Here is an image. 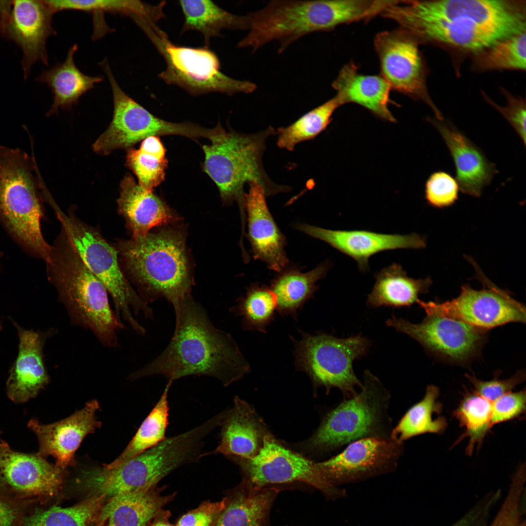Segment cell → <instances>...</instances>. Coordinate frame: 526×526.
<instances>
[{
	"instance_id": "7",
	"label": "cell",
	"mask_w": 526,
	"mask_h": 526,
	"mask_svg": "<svg viewBox=\"0 0 526 526\" xmlns=\"http://www.w3.org/2000/svg\"><path fill=\"white\" fill-rule=\"evenodd\" d=\"M49 203L61 224V229L72 243L79 256L92 273L103 283L113 303L114 312L122 322L125 321L139 336H144L145 328L132 314H143L153 319V311L145 303L124 275L117 252L103 237L97 228L83 222L70 209L66 214L53 199Z\"/></svg>"
},
{
	"instance_id": "20",
	"label": "cell",
	"mask_w": 526,
	"mask_h": 526,
	"mask_svg": "<svg viewBox=\"0 0 526 526\" xmlns=\"http://www.w3.org/2000/svg\"><path fill=\"white\" fill-rule=\"evenodd\" d=\"M98 409L97 400H92L80 410L53 423L43 424L32 419L28 427L38 438V453L44 458L53 457L56 465L62 470L73 464L75 453L84 437L100 426L95 416Z\"/></svg>"
},
{
	"instance_id": "25",
	"label": "cell",
	"mask_w": 526,
	"mask_h": 526,
	"mask_svg": "<svg viewBox=\"0 0 526 526\" xmlns=\"http://www.w3.org/2000/svg\"><path fill=\"white\" fill-rule=\"evenodd\" d=\"M220 427L219 445L203 456L222 454L242 458L253 457L262 448L267 434L253 410L238 396L234 397L233 407L225 411Z\"/></svg>"
},
{
	"instance_id": "41",
	"label": "cell",
	"mask_w": 526,
	"mask_h": 526,
	"mask_svg": "<svg viewBox=\"0 0 526 526\" xmlns=\"http://www.w3.org/2000/svg\"><path fill=\"white\" fill-rule=\"evenodd\" d=\"M526 32L481 52L477 64L483 69H526Z\"/></svg>"
},
{
	"instance_id": "23",
	"label": "cell",
	"mask_w": 526,
	"mask_h": 526,
	"mask_svg": "<svg viewBox=\"0 0 526 526\" xmlns=\"http://www.w3.org/2000/svg\"><path fill=\"white\" fill-rule=\"evenodd\" d=\"M437 130L451 154L456 180L462 193L480 197L498 173L483 151L450 121L428 118Z\"/></svg>"
},
{
	"instance_id": "30",
	"label": "cell",
	"mask_w": 526,
	"mask_h": 526,
	"mask_svg": "<svg viewBox=\"0 0 526 526\" xmlns=\"http://www.w3.org/2000/svg\"><path fill=\"white\" fill-rule=\"evenodd\" d=\"M375 278L366 302L371 308L410 306L419 300L420 294L428 292L432 283L430 277L416 280L408 277L401 265L396 263L381 269Z\"/></svg>"
},
{
	"instance_id": "11",
	"label": "cell",
	"mask_w": 526,
	"mask_h": 526,
	"mask_svg": "<svg viewBox=\"0 0 526 526\" xmlns=\"http://www.w3.org/2000/svg\"><path fill=\"white\" fill-rule=\"evenodd\" d=\"M474 265L483 285L481 289L465 284L460 295L451 301L438 303L418 300L416 303L426 314L458 319L485 331L510 322L525 323V305L492 283Z\"/></svg>"
},
{
	"instance_id": "21",
	"label": "cell",
	"mask_w": 526,
	"mask_h": 526,
	"mask_svg": "<svg viewBox=\"0 0 526 526\" xmlns=\"http://www.w3.org/2000/svg\"><path fill=\"white\" fill-rule=\"evenodd\" d=\"M19 336V351L7 378L6 392L10 400L23 403L35 397L49 382L44 360L46 340L56 332L26 330L12 320Z\"/></svg>"
},
{
	"instance_id": "17",
	"label": "cell",
	"mask_w": 526,
	"mask_h": 526,
	"mask_svg": "<svg viewBox=\"0 0 526 526\" xmlns=\"http://www.w3.org/2000/svg\"><path fill=\"white\" fill-rule=\"evenodd\" d=\"M403 451L404 443L391 437H367L349 444L338 454L317 464L323 476L335 486L393 471Z\"/></svg>"
},
{
	"instance_id": "29",
	"label": "cell",
	"mask_w": 526,
	"mask_h": 526,
	"mask_svg": "<svg viewBox=\"0 0 526 526\" xmlns=\"http://www.w3.org/2000/svg\"><path fill=\"white\" fill-rule=\"evenodd\" d=\"M77 50V45H74L69 49L63 62L43 71L36 78V81L46 84L53 94V102L47 113L49 115L60 108L71 107L103 80L101 76L85 75L77 68L74 61Z\"/></svg>"
},
{
	"instance_id": "18",
	"label": "cell",
	"mask_w": 526,
	"mask_h": 526,
	"mask_svg": "<svg viewBox=\"0 0 526 526\" xmlns=\"http://www.w3.org/2000/svg\"><path fill=\"white\" fill-rule=\"evenodd\" d=\"M62 470L37 453L15 451L0 441V477L5 488L20 497L51 496L62 484Z\"/></svg>"
},
{
	"instance_id": "27",
	"label": "cell",
	"mask_w": 526,
	"mask_h": 526,
	"mask_svg": "<svg viewBox=\"0 0 526 526\" xmlns=\"http://www.w3.org/2000/svg\"><path fill=\"white\" fill-rule=\"evenodd\" d=\"M279 491L275 487L254 488L242 481L225 497L213 526H271V510Z\"/></svg>"
},
{
	"instance_id": "34",
	"label": "cell",
	"mask_w": 526,
	"mask_h": 526,
	"mask_svg": "<svg viewBox=\"0 0 526 526\" xmlns=\"http://www.w3.org/2000/svg\"><path fill=\"white\" fill-rule=\"evenodd\" d=\"M173 381L169 380L158 401L142 423L123 452L113 462L104 464L112 469L154 447L166 438L169 407L168 394Z\"/></svg>"
},
{
	"instance_id": "48",
	"label": "cell",
	"mask_w": 526,
	"mask_h": 526,
	"mask_svg": "<svg viewBox=\"0 0 526 526\" xmlns=\"http://www.w3.org/2000/svg\"><path fill=\"white\" fill-rule=\"evenodd\" d=\"M22 507L13 500L0 497V526H16L21 521Z\"/></svg>"
},
{
	"instance_id": "33",
	"label": "cell",
	"mask_w": 526,
	"mask_h": 526,
	"mask_svg": "<svg viewBox=\"0 0 526 526\" xmlns=\"http://www.w3.org/2000/svg\"><path fill=\"white\" fill-rule=\"evenodd\" d=\"M439 394L437 386L428 385L424 397L410 407L392 429L391 438L404 443L419 435L444 432L448 423L445 417L439 416L442 410Z\"/></svg>"
},
{
	"instance_id": "28",
	"label": "cell",
	"mask_w": 526,
	"mask_h": 526,
	"mask_svg": "<svg viewBox=\"0 0 526 526\" xmlns=\"http://www.w3.org/2000/svg\"><path fill=\"white\" fill-rule=\"evenodd\" d=\"M156 487L121 494L103 506L98 521L102 526H147L159 516L171 495H161Z\"/></svg>"
},
{
	"instance_id": "4",
	"label": "cell",
	"mask_w": 526,
	"mask_h": 526,
	"mask_svg": "<svg viewBox=\"0 0 526 526\" xmlns=\"http://www.w3.org/2000/svg\"><path fill=\"white\" fill-rule=\"evenodd\" d=\"M49 281L65 308L71 323L89 330L104 347L118 344L117 331L124 329L110 304L103 283L85 265L61 229L45 262Z\"/></svg>"
},
{
	"instance_id": "8",
	"label": "cell",
	"mask_w": 526,
	"mask_h": 526,
	"mask_svg": "<svg viewBox=\"0 0 526 526\" xmlns=\"http://www.w3.org/2000/svg\"><path fill=\"white\" fill-rule=\"evenodd\" d=\"M360 390L326 414L308 441L309 448L327 452L364 438L390 437L389 392L368 370Z\"/></svg>"
},
{
	"instance_id": "43",
	"label": "cell",
	"mask_w": 526,
	"mask_h": 526,
	"mask_svg": "<svg viewBox=\"0 0 526 526\" xmlns=\"http://www.w3.org/2000/svg\"><path fill=\"white\" fill-rule=\"evenodd\" d=\"M459 189L457 180L449 173L437 171L426 181L425 197L432 206L445 207L452 205L458 199Z\"/></svg>"
},
{
	"instance_id": "46",
	"label": "cell",
	"mask_w": 526,
	"mask_h": 526,
	"mask_svg": "<svg viewBox=\"0 0 526 526\" xmlns=\"http://www.w3.org/2000/svg\"><path fill=\"white\" fill-rule=\"evenodd\" d=\"M225 503V497L218 501L203 502L183 515L176 526H213Z\"/></svg>"
},
{
	"instance_id": "13",
	"label": "cell",
	"mask_w": 526,
	"mask_h": 526,
	"mask_svg": "<svg viewBox=\"0 0 526 526\" xmlns=\"http://www.w3.org/2000/svg\"><path fill=\"white\" fill-rule=\"evenodd\" d=\"M101 64L111 88L113 113L109 127L93 145L95 152L107 155L117 149L129 148L152 136H190L189 123H172L153 115L123 91L106 59Z\"/></svg>"
},
{
	"instance_id": "32",
	"label": "cell",
	"mask_w": 526,
	"mask_h": 526,
	"mask_svg": "<svg viewBox=\"0 0 526 526\" xmlns=\"http://www.w3.org/2000/svg\"><path fill=\"white\" fill-rule=\"evenodd\" d=\"M179 3L185 19L182 33L198 31L203 35L206 46L222 30H248L247 15L232 14L211 0H180Z\"/></svg>"
},
{
	"instance_id": "15",
	"label": "cell",
	"mask_w": 526,
	"mask_h": 526,
	"mask_svg": "<svg viewBox=\"0 0 526 526\" xmlns=\"http://www.w3.org/2000/svg\"><path fill=\"white\" fill-rule=\"evenodd\" d=\"M386 323L416 340L429 352L458 363L475 356L486 338L485 330L461 320L434 314H427L417 324L394 316Z\"/></svg>"
},
{
	"instance_id": "50",
	"label": "cell",
	"mask_w": 526,
	"mask_h": 526,
	"mask_svg": "<svg viewBox=\"0 0 526 526\" xmlns=\"http://www.w3.org/2000/svg\"><path fill=\"white\" fill-rule=\"evenodd\" d=\"M2 253L0 252V259H1V258L2 257ZM1 329H2V324H1V321L0 320V330H1Z\"/></svg>"
},
{
	"instance_id": "1",
	"label": "cell",
	"mask_w": 526,
	"mask_h": 526,
	"mask_svg": "<svg viewBox=\"0 0 526 526\" xmlns=\"http://www.w3.org/2000/svg\"><path fill=\"white\" fill-rule=\"evenodd\" d=\"M418 43L481 53L526 32L525 6L502 0H398L383 12Z\"/></svg>"
},
{
	"instance_id": "22",
	"label": "cell",
	"mask_w": 526,
	"mask_h": 526,
	"mask_svg": "<svg viewBox=\"0 0 526 526\" xmlns=\"http://www.w3.org/2000/svg\"><path fill=\"white\" fill-rule=\"evenodd\" d=\"M244 196L247 235L253 257L278 273L285 269L289 260L285 251V238L270 213L262 187L251 182Z\"/></svg>"
},
{
	"instance_id": "9",
	"label": "cell",
	"mask_w": 526,
	"mask_h": 526,
	"mask_svg": "<svg viewBox=\"0 0 526 526\" xmlns=\"http://www.w3.org/2000/svg\"><path fill=\"white\" fill-rule=\"evenodd\" d=\"M141 29L166 61V69L159 77L168 84L177 86L193 95L213 92L231 95L256 90L254 83L234 79L222 73L218 57L207 47L174 45L154 22H146Z\"/></svg>"
},
{
	"instance_id": "19",
	"label": "cell",
	"mask_w": 526,
	"mask_h": 526,
	"mask_svg": "<svg viewBox=\"0 0 526 526\" xmlns=\"http://www.w3.org/2000/svg\"><path fill=\"white\" fill-rule=\"evenodd\" d=\"M296 227L311 237L321 240L351 257L361 271L369 269V259L378 252L397 249H420L426 241L420 235L387 234L367 230H333L306 224Z\"/></svg>"
},
{
	"instance_id": "42",
	"label": "cell",
	"mask_w": 526,
	"mask_h": 526,
	"mask_svg": "<svg viewBox=\"0 0 526 526\" xmlns=\"http://www.w3.org/2000/svg\"><path fill=\"white\" fill-rule=\"evenodd\" d=\"M525 483L520 475L512 477L505 499L488 526H526Z\"/></svg>"
},
{
	"instance_id": "37",
	"label": "cell",
	"mask_w": 526,
	"mask_h": 526,
	"mask_svg": "<svg viewBox=\"0 0 526 526\" xmlns=\"http://www.w3.org/2000/svg\"><path fill=\"white\" fill-rule=\"evenodd\" d=\"M104 500L93 496L72 507L36 510L23 518V526H100L98 518Z\"/></svg>"
},
{
	"instance_id": "38",
	"label": "cell",
	"mask_w": 526,
	"mask_h": 526,
	"mask_svg": "<svg viewBox=\"0 0 526 526\" xmlns=\"http://www.w3.org/2000/svg\"><path fill=\"white\" fill-rule=\"evenodd\" d=\"M341 105V101L336 95L292 124L278 128L276 130L278 146L292 151L299 143L314 138L327 128L334 112Z\"/></svg>"
},
{
	"instance_id": "14",
	"label": "cell",
	"mask_w": 526,
	"mask_h": 526,
	"mask_svg": "<svg viewBox=\"0 0 526 526\" xmlns=\"http://www.w3.org/2000/svg\"><path fill=\"white\" fill-rule=\"evenodd\" d=\"M418 43L399 28L376 35L374 44L379 59L380 75L391 90L424 101L432 108L436 118L442 120V113L427 92L426 70Z\"/></svg>"
},
{
	"instance_id": "36",
	"label": "cell",
	"mask_w": 526,
	"mask_h": 526,
	"mask_svg": "<svg viewBox=\"0 0 526 526\" xmlns=\"http://www.w3.org/2000/svg\"><path fill=\"white\" fill-rule=\"evenodd\" d=\"M166 150L159 136L142 140L139 149H130L126 165L136 175L138 184L153 191L164 180L168 166Z\"/></svg>"
},
{
	"instance_id": "44",
	"label": "cell",
	"mask_w": 526,
	"mask_h": 526,
	"mask_svg": "<svg viewBox=\"0 0 526 526\" xmlns=\"http://www.w3.org/2000/svg\"><path fill=\"white\" fill-rule=\"evenodd\" d=\"M526 409L525 390L511 391L500 396L491 402L492 426L521 417Z\"/></svg>"
},
{
	"instance_id": "31",
	"label": "cell",
	"mask_w": 526,
	"mask_h": 526,
	"mask_svg": "<svg viewBox=\"0 0 526 526\" xmlns=\"http://www.w3.org/2000/svg\"><path fill=\"white\" fill-rule=\"evenodd\" d=\"M329 267L325 262L305 273L286 268L280 272L270 286L276 300L277 311L282 316H291L297 320L298 310L313 297L319 289L317 282L325 276Z\"/></svg>"
},
{
	"instance_id": "47",
	"label": "cell",
	"mask_w": 526,
	"mask_h": 526,
	"mask_svg": "<svg viewBox=\"0 0 526 526\" xmlns=\"http://www.w3.org/2000/svg\"><path fill=\"white\" fill-rule=\"evenodd\" d=\"M507 104L500 107L486 96V101L500 113L513 127L524 145H526V104L522 98L506 94Z\"/></svg>"
},
{
	"instance_id": "52",
	"label": "cell",
	"mask_w": 526,
	"mask_h": 526,
	"mask_svg": "<svg viewBox=\"0 0 526 526\" xmlns=\"http://www.w3.org/2000/svg\"></svg>"
},
{
	"instance_id": "10",
	"label": "cell",
	"mask_w": 526,
	"mask_h": 526,
	"mask_svg": "<svg viewBox=\"0 0 526 526\" xmlns=\"http://www.w3.org/2000/svg\"><path fill=\"white\" fill-rule=\"evenodd\" d=\"M301 339L291 337L294 344L295 367L306 373L314 386L324 387L327 391L338 389L344 399L357 394L362 383L353 369L355 360L366 356L371 343L359 334L346 338H338L323 332L311 335L300 330Z\"/></svg>"
},
{
	"instance_id": "35",
	"label": "cell",
	"mask_w": 526,
	"mask_h": 526,
	"mask_svg": "<svg viewBox=\"0 0 526 526\" xmlns=\"http://www.w3.org/2000/svg\"><path fill=\"white\" fill-rule=\"evenodd\" d=\"M453 415L465 429L460 438H468L466 452L470 455L475 447L480 448L492 427L491 402L473 391L465 390Z\"/></svg>"
},
{
	"instance_id": "24",
	"label": "cell",
	"mask_w": 526,
	"mask_h": 526,
	"mask_svg": "<svg viewBox=\"0 0 526 526\" xmlns=\"http://www.w3.org/2000/svg\"><path fill=\"white\" fill-rule=\"evenodd\" d=\"M117 203L132 238L145 236L154 227L180 220L162 199L142 187L130 174L121 180Z\"/></svg>"
},
{
	"instance_id": "26",
	"label": "cell",
	"mask_w": 526,
	"mask_h": 526,
	"mask_svg": "<svg viewBox=\"0 0 526 526\" xmlns=\"http://www.w3.org/2000/svg\"><path fill=\"white\" fill-rule=\"evenodd\" d=\"M332 87L342 105L354 103L382 120L395 122L388 108L391 88L380 75H363L355 63L349 62L339 71Z\"/></svg>"
},
{
	"instance_id": "16",
	"label": "cell",
	"mask_w": 526,
	"mask_h": 526,
	"mask_svg": "<svg viewBox=\"0 0 526 526\" xmlns=\"http://www.w3.org/2000/svg\"><path fill=\"white\" fill-rule=\"evenodd\" d=\"M54 14L44 0H6L0 11V35L21 49L24 80L36 62L48 64L46 42L55 33Z\"/></svg>"
},
{
	"instance_id": "45",
	"label": "cell",
	"mask_w": 526,
	"mask_h": 526,
	"mask_svg": "<svg viewBox=\"0 0 526 526\" xmlns=\"http://www.w3.org/2000/svg\"><path fill=\"white\" fill-rule=\"evenodd\" d=\"M465 376L473 385V391L491 402L511 392L526 378L524 370H520L510 378L505 379L495 377L491 380L484 381L469 374H466Z\"/></svg>"
},
{
	"instance_id": "40",
	"label": "cell",
	"mask_w": 526,
	"mask_h": 526,
	"mask_svg": "<svg viewBox=\"0 0 526 526\" xmlns=\"http://www.w3.org/2000/svg\"><path fill=\"white\" fill-rule=\"evenodd\" d=\"M163 1L152 5L138 0H60V11L74 10L86 12H105L123 14L133 17L144 18L156 22L164 18Z\"/></svg>"
},
{
	"instance_id": "39",
	"label": "cell",
	"mask_w": 526,
	"mask_h": 526,
	"mask_svg": "<svg viewBox=\"0 0 526 526\" xmlns=\"http://www.w3.org/2000/svg\"><path fill=\"white\" fill-rule=\"evenodd\" d=\"M229 311L242 317V325L245 330L266 333V328L275 319L276 300L270 288L258 284L251 285L244 297Z\"/></svg>"
},
{
	"instance_id": "5",
	"label": "cell",
	"mask_w": 526,
	"mask_h": 526,
	"mask_svg": "<svg viewBox=\"0 0 526 526\" xmlns=\"http://www.w3.org/2000/svg\"><path fill=\"white\" fill-rule=\"evenodd\" d=\"M274 135L276 130L271 126L252 134L225 130L218 138L202 147L205 154L204 171L217 186L225 203L237 202L243 230L246 217L244 189L246 183L254 182L259 184L266 197L288 192L290 189L274 182L263 166L266 140Z\"/></svg>"
},
{
	"instance_id": "51",
	"label": "cell",
	"mask_w": 526,
	"mask_h": 526,
	"mask_svg": "<svg viewBox=\"0 0 526 526\" xmlns=\"http://www.w3.org/2000/svg\"><path fill=\"white\" fill-rule=\"evenodd\" d=\"M3 488H4L3 485V483H2V481H1V480L0 479V489H2Z\"/></svg>"
},
{
	"instance_id": "12",
	"label": "cell",
	"mask_w": 526,
	"mask_h": 526,
	"mask_svg": "<svg viewBox=\"0 0 526 526\" xmlns=\"http://www.w3.org/2000/svg\"><path fill=\"white\" fill-rule=\"evenodd\" d=\"M228 457L240 466L244 475L243 481L254 488L301 482L318 489L328 497L342 494V490L323 476L317 463L285 448L268 433L253 457Z\"/></svg>"
},
{
	"instance_id": "3",
	"label": "cell",
	"mask_w": 526,
	"mask_h": 526,
	"mask_svg": "<svg viewBox=\"0 0 526 526\" xmlns=\"http://www.w3.org/2000/svg\"><path fill=\"white\" fill-rule=\"evenodd\" d=\"M116 249L124 275L147 304L165 298L173 306L191 296L193 280L183 230L165 228L129 240Z\"/></svg>"
},
{
	"instance_id": "49",
	"label": "cell",
	"mask_w": 526,
	"mask_h": 526,
	"mask_svg": "<svg viewBox=\"0 0 526 526\" xmlns=\"http://www.w3.org/2000/svg\"><path fill=\"white\" fill-rule=\"evenodd\" d=\"M156 520L150 526H173L170 524L164 517L160 518V515Z\"/></svg>"
},
{
	"instance_id": "2",
	"label": "cell",
	"mask_w": 526,
	"mask_h": 526,
	"mask_svg": "<svg viewBox=\"0 0 526 526\" xmlns=\"http://www.w3.org/2000/svg\"><path fill=\"white\" fill-rule=\"evenodd\" d=\"M173 307L175 326L164 351L129 378L161 375L169 380L205 376L227 386L241 378L250 366L231 336L216 327L206 309L191 295Z\"/></svg>"
},
{
	"instance_id": "6",
	"label": "cell",
	"mask_w": 526,
	"mask_h": 526,
	"mask_svg": "<svg viewBox=\"0 0 526 526\" xmlns=\"http://www.w3.org/2000/svg\"><path fill=\"white\" fill-rule=\"evenodd\" d=\"M35 165L22 150L0 145V222L24 250L46 262L51 245L41 232L44 211L33 174Z\"/></svg>"
}]
</instances>
